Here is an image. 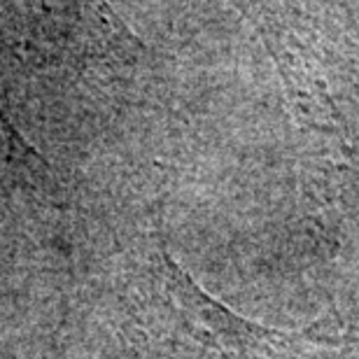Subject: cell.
<instances>
[{"label": "cell", "mask_w": 359, "mask_h": 359, "mask_svg": "<svg viewBox=\"0 0 359 359\" xmlns=\"http://www.w3.org/2000/svg\"><path fill=\"white\" fill-rule=\"evenodd\" d=\"M114 306L126 359H359V336L278 332L241 318L161 248L128 264Z\"/></svg>", "instance_id": "cell-1"}]
</instances>
